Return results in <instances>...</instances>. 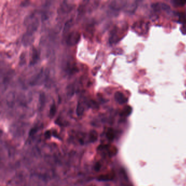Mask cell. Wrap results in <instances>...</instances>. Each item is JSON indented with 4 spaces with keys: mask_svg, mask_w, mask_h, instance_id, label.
<instances>
[{
    "mask_svg": "<svg viewBox=\"0 0 186 186\" xmlns=\"http://www.w3.org/2000/svg\"><path fill=\"white\" fill-rule=\"evenodd\" d=\"M48 73L47 70L41 69L40 72H39L30 81V84L32 86L41 85L44 81H46L48 78Z\"/></svg>",
    "mask_w": 186,
    "mask_h": 186,
    "instance_id": "1",
    "label": "cell"
},
{
    "mask_svg": "<svg viewBox=\"0 0 186 186\" xmlns=\"http://www.w3.org/2000/svg\"><path fill=\"white\" fill-rule=\"evenodd\" d=\"M80 38V33L78 31H72L68 34L67 38V44L68 46H74L78 43Z\"/></svg>",
    "mask_w": 186,
    "mask_h": 186,
    "instance_id": "2",
    "label": "cell"
},
{
    "mask_svg": "<svg viewBox=\"0 0 186 186\" xmlns=\"http://www.w3.org/2000/svg\"><path fill=\"white\" fill-rule=\"evenodd\" d=\"M114 98L116 102L120 104H124L128 102V98L120 91H117L115 93Z\"/></svg>",
    "mask_w": 186,
    "mask_h": 186,
    "instance_id": "3",
    "label": "cell"
},
{
    "mask_svg": "<svg viewBox=\"0 0 186 186\" xmlns=\"http://www.w3.org/2000/svg\"><path fill=\"white\" fill-rule=\"evenodd\" d=\"M39 58V53L35 48H33L32 50V53H31V58L29 61V65L32 66L34 64H36Z\"/></svg>",
    "mask_w": 186,
    "mask_h": 186,
    "instance_id": "4",
    "label": "cell"
},
{
    "mask_svg": "<svg viewBox=\"0 0 186 186\" xmlns=\"http://www.w3.org/2000/svg\"><path fill=\"white\" fill-rule=\"evenodd\" d=\"M126 1H113L112 2V4H110V7L112 9L114 10H119L120 8H122L125 6V4L126 3Z\"/></svg>",
    "mask_w": 186,
    "mask_h": 186,
    "instance_id": "5",
    "label": "cell"
},
{
    "mask_svg": "<svg viewBox=\"0 0 186 186\" xmlns=\"http://www.w3.org/2000/svg\"><path fill=\"white\" fill-rule=\"evenodd\" d=\"M114 178V176L113 174H105V175H102L99 176L97 180L100 181H108L112 180Z\"/></svg>",
    "mask_w": 186,
    "mask_h": 186,
    "instance_id": "6",
    "label": "cell"
},
{
    "mask_svg": "<svg viewBox=\"0 0 186 186\" xmlns=\"http://www.w3.org/2000/svg\"><path fill=\"white\" fill-rule=\"evenodd\" d=\"M132 112V108L131 106H126L121 112V116H129Z\"/></svg>",
    "mask_w": 186,
    "mask_h": 186,
    "instance_id": "7",
    "label": "cell"
},
{
    "mask_svg": "<svg viewBox=\"0 0 186 186\" xmlns=\"http://www.w3.org/2000/svg\"><path fill=\"white\" fill-rule=\"evenodd\" d=\"M84 112V107L83 106V104L81 102H79L77 104V110H76V112L77 115L79 116H81L83 115Z\"/></svg>",
    "mask_w": 186,
    "mask_h": 186,
    "instance_id": "8",
    "label": "cell"
},
{
    "mask_svg": "<svg viewBox=\"0 0 186 186\" xmlns=\"http://www.w3.org/2000/svg\"><path fill=\"white\" fill-rule=\"evenodd\" d=\"M98 139V133L95 131H92L89 134V141L91 142H94Z\"/></svg>",
    "mask_w": 186,
    "mask_h": 186,
    "instance_id": "9",
    "label": "cell"
},
{
    "mask_svg": "<svg viewBox=\"0 0 186 186\" xmlns=\"http://www.w3.org/2000/svg\"><path fill=\"white\" fill-rule=\"evenodd\" d=\"M14 95H13L12 93H10L7 96V102L9 107H12L14 104Z\"/></svg>",
    "mask_w": 186,
    "mask_h": 186,
    "instance_id": "10",
    "label": "cell"
},
{
    "mask_svg": "<svg viewBox=\"0 0 186 186\" xmlns=\"http://www.w3.org/2000/svg\"><path fill=\"white\" fill-rule=\"evenodd\" d=\"M106 136H107V139H108L109 140H113L114 139V136H115L114 130H113L112 129V128H109V129H108L107 132Z\"/></svg>",
    "mask_w": 186,
    "mask_h": 186,
    "instance_id": "11",
    "label": "cell"
},
{
    "mask_svg": "<svg viewBox=\"0 0 186 186\" xmlns=\"http://www.w3.org/2000/svg\"><path fill=\"white\" fill-rule=\"evenodd\" d=\"M56 112V105L53 104L51 105V107L50 108L49 116L50 117H53L55 115Z\"/></svg>",
    "mask_w": 186,
    "mask_h": 186,
    "instance_id": "12",
    "label": "cell"
},
{
    "mask_svg": "<svg viewBox=\"0 0 186 186\" xmlns=\"http://www.w3.org/2000/svg\"><path fill=\"white\" fill-rule=\"evenodd\" d=\"M173 4L174 5L176 6H180V7H182L183 6H185L186 4V1H183V0H175L174 1Z\"/></svg>",
    "mask_w": 186,
    "mask_h": 186,
    "instance_id": "13",
    "label": "cell"
},
{
    "mask_svg": "<svg viewBox=\"0 0 186 186\" xmlns=\"http://www.w3.org/2000/svg\"><path fill=\"white\" fill-rule=\"evenodd\" d=\"M152 7L154 9V11L156 12H159L161 10V3H159V2L152 4Z\"/></svg>",
    "mask_w": 186,
    "mask_h": 186,
    "instance_id": "14",
    "label": "cell"
},
{
    "mask_svg": "<svg viewBox=\"0 0 186 186\" xmlns=\"http://www.w3.org/2000/svg\"><path fill=\"white\" fill-rule=\"evenodd\" d=\"M46 102V97L44 93L41 92L39 95V103L41 107H43Z\"/></svg>",
    "mask_w": 186,
    "mask_h": 186,
    "instance_id": "15",
    "label": "cell"
},
{
    "mask_svg": "<svg viewBox=\"0 0 186 186\" xmlns=\"http://www.w3.org/2000/svg\"><path fill=\"white\" fill-rule=\"evenodd\" d=\"M72 20H69L67 21L63 29V32H67L68 31V30L72 26Z\"/></svg>",
    "mask_w": 186,
    "mask_h": 186,
    "instance_id": "16",
    "label": "cell"
},
{
    "mask_svg": "<svg viewBox=\"0 0 186 186\" xmlns=\"http://www.w3.org/2000/svg\"><path fill=\"white\" fill-rule=\"evenodd\" d=\"M161 10L165 11L166 12H169V11H170V7L169 5L164 3H161Z\"/></svg>",
    "mask_w": 186,
    "mask_h": 186,
    "instance_id": "17",
    "label": "cell"
},
{
    "mask_svg": "<svg viewBox=\"0 0 186 186\" xmlns=\"http://www.w3.org/2000/svg\"><path fill=\"white\" fill-rule=\"evenodd\" d=\"M73 88H74V87L72 85H70L69 86L67 87V94L68 95H72L73 94V93H74Z\"/></svg>",
    "mask_w": 186,
    "mask_h": 186,
    "instance_id": "18",
    "label": "cell"
},
{
    "mask_svg": "<svg viewBox=\"0 0 186 186\" xmlns=\"http://www.w3.org/2000/svg\"><path fill=\"white\" fill-rule=\"evenodd\" d=\"M89 105L92 107V108H97L98 107V105H97V103H95V101H93V100H91L90 102V104H89Z\"/></svg>",
    "mask_w": 186,
    "mask_h": 186,
    "instance_id": "19",
    "label": "cell"
},
{
    "mask_svg": "<svg viewBox=\"0 0 186 186\" xmlns=\"http://www.w3.org/2000/svg\"><path fill=\"white\" fill-rule=\"evenodd\" d=\"M37 128H32V129L30 130V131H29V135H31V136L33 135L34 134H35L37 132Z\"/></svg>",
    "mask_w": 186,
    "mask_h": 186,
    "instance_id": "20",
    "label": "cell"
},
{
    "mask_svg": "<svg viewBox=\"0 0 186 186\" xmlns=\"http://www.w3.org/2000/svg\"><path fill=\"white\" fill-rule=\"evenodd\" d=\"M44 135H45V137L46 139H49L51 137V132H50V131H46Z\"/></svg>",
    "mask_w": 186,
    "mask_h": 186,
    "instance_id": "21",
    "label": "cell"
},
{
    "mask_svg": "<svg viewBox=\"0 0 186 186\" xmlns=\"http://www.w3.org/2000/svg\"><path fill=\"white\" fill-rule=\"evenodd\" d=\"M100 167H101V166L99 163H97L95 164V171H98L100 169Z\"/></svg>",
    "mask_w": 186,
    "mask_h": 186,
    "instance_id": "22",
    "label": "cell"
},
{
    "mask_svg": "<svg viewBox=\"0 0 186 186\" xmlns=\"http://www.w3.org/2000/svg\"><path fill=\"white\" fill-rule=\"evenodd\" d=\"M25 58V56H24V54H21L20 57V63L21 65H23L24 63H25V61L23 59Z\"/></svg>",
    "mask_w": 186,
    "mask_h": 186,
    "instance_id": "23",
    "label": "cell"
}]
</instances>
